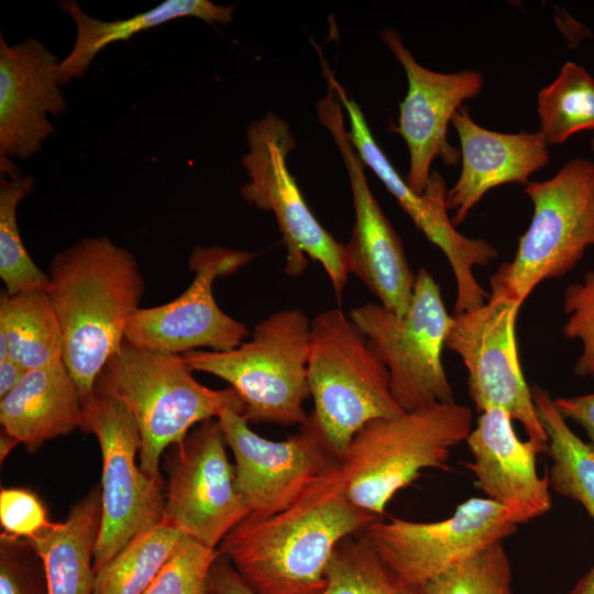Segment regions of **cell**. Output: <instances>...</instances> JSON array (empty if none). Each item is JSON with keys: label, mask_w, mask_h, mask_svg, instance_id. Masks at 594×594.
I'll use <instances>...</instances> for the list:
<instances>
[{"label": "cell", "mask_w": 594, "mask_h": 594, "mask_svg": "<svg viewBox=\"0 0 594 594\" xmlns=\"http://www.w3.org/2000/svg\"><path fill=\"white\" fill-rule=\"evenodd\" d=\"M377 518L349 499L339 464L285 509L250 513L218 551L256 594H321L338 544Z\"/></svg>", "instance_id": "obj_1"}, {"label": "cell", "mask_w": 594, "mask_h": 594, "mask_svg": "<svg viewBox=\"0 0 594 594\" xmlns=\"http://www.w3.org/2000/svg\"><path fill=\"white\" fill-rule=\"evenodd\" d=\"M48 278L47 295L63 331V362L84 403L124 342L145 283L134 255L107 235L85 238L56 253Z\"/></svg>", "instance_id": "obj_2"}, {"label": "cell", "mask_w": 594, "mask_h": 594, "mask_svg": "<svg viewBox=\"0 0 594 594\" xmlns=\"http://www.w3.org/2000/svg\"><path fill=\"white\" fill-rule=\"evenodd\" d=\"M94 394L112 398L132 413L141 435V470L162 485L160 464L166 450L227 409L244 411L232 387L212 389L200 384L182 354L145 350L127 340L99 372Z\"/></svg>", "instance_id": "obj_3"}, {"label": "cell", "mask_w": 594, "mask_h": 594, "mask_svg": "<svg viewBox=\"0 0 594 594\" xmlns=\"http://www.w3.org/2000/svg\"><path fill=\"white\" fill-rule=\"evenodd\" d=\"M472 425V409L454 400L366 424L340 459L349 499L383 515L392 497L424 470H448L452 449L466 440Z\"/></svg>", "instance_id": "obj_4"}, {"label": "cell", "mask_w": 594, "mask_h": 594, "mask_svg": "<svg viewBox=\"0 0 594 594\" xmlns=\"http://www.w3.org/2000/svg\"><path fill=\"white\" fill-rule=\"evenodd\" d=\"M310 321L298 309L276 311L252 337L229 351L194 350L183 355L189 369L218 376L240 396L252 424L302 426L309 398Z\"/></svg>", "instance_id": "obj_5"}, {"label": "cell", "mask_w": 594, "mask_h": 594, "mask_svg": "<svg viewBox=\"0 0 594 594\" xmlns=\"http://www.w3.org/2000/svg\"><path fill=\"white\" fill-rule=\"evenodd\" d=\"M308 383L315 405L309 416L339 459L366 424L405 411L387 367L341 308L310 321Z\"/></svg>", "instance_id": "obj_6"}, {"label": "cell", "mask_w": 594, "mask_h": 594, "mask_svg": "<svg viewBox=\"0 0 594 594\" xmlns=\"http://www.w3.org/2000/svg\"><path fill=\"white\" fill-rule=\"evenodd\" d=\"M534 212L510 262L491 276V294L519 306L543 280L561 278L594 246V163L568 161L551 178L524 189Z\"/></svg>", "instance_id": "obj_7"}, {"label": "cell", "mask_w": 594, "mask_h": 594, "mask_svg": "<svg viewBox=\"0 0 594 594\" xmlns=\"http://www.w3.org/2000/svg\"><path fill=\"white\" fill-rule=\"evenodd\" d=\"M349 316L387 367L392 394L403 410L454 400L442 363L452 316L430 272L418 270L403 316L373 302L352 308Z\"/></svg>", "instance_id": "obj_8"}, {"label": "cell", "mask_w": 594, "mask_h": 594, "mask_svg": "<svg viewBox=\"0 0 594 594\" xmlns=\"http://www.w3.org/2000/svg\"><path fill=\"white\" fill-rule=\"evenodd\" d=\"M246 136L248 152L241 164L249 182L240 191L250 205L273 212L286 250L284 272L298 277L308 257L319 262L340 297L350 274L346 248L316 219L288 169L287 156L296 144L289 125L267 112L250 124Z\"/></svg>", "instance_id": "obj_9"}, {"label": "cell", "mask_w": 594, "mask_h": 594, "mask_svg": "<svg viewBox=\"0 0 594 594\" xmlns=\"http://www.w3.org/2000/svg\"><path fill=\"white\" fill-rule=\"evenodd\" d=\"M81 429L95 435L102 459L101 521L94 550L97 571L134 538L163 522L165 493L164 485L136 462L140 429L124 405L94 394L82 403Z\"/></svg>", "instance_id": "obj_10"}, {"label": "cell", "mask_w": 594, "mask_h": 594, "mask_svg": "<svg viewBox=\"0 0 594 594\" xmlns=\"http://www.w3.org/2000/svg\"><path fill=\"white\" fill-rule=\"evenodd\" d=\"M519 308L505 296L490 293L484 305L452 316L444 345L460 356L468 371L469 394L476 410L503 409L521 424L528 440L542 453L547 436L517 349Z\"/></svg>", "instance_id": "obj_11"}, {"label": "cell", "mask_w": 594, "mask_h": 594, "mask_svg": "<svg viewBox=\"0 0 594 594\" xmlns=\"http://www.w3.org/2000/svg\"><path fill=\"white\" fill-rule=\"evenodd\" d=\"M322 75L331 81L339 102L348 113V135L363 164L377 175L415 226L447 257L457 286L453 315L484 305L488 293L476 280L474 268L495 260L498 250L485 239L469 238L457 230L448 216V189L438 172L431 173L424 194L411 190L378 146L360 106L334 78L329 66L322 68Z\"/></svg>", "instance_id": "obj_12"}, {"label": "cell", "mask_w": 594, "mask_h": 594, "mask_svg": "<svg viewBox=\"0 0 594 594\" xmlns=\"http://www.w3.org/2000/svg\"><path fill=\"white\" fill-rule=\"evenodd\" d=\"M218 419L199 424L166 457L164 521L218 550L251 512L235 486Z\"/></svg>", "instance_id": "obj_13"}, {"label": "cell", "mask_w": 594, "mask_h": 594, "mask_svg": "<svg viewBox=\"0 0 594 594\" xmlns=\"http://www.w3.org/2000/svg\"><path fill=\"white\" fill-rule=\"evenodd\" d=\"M253 257L246 251L196 246L188 258L189 270L195 273L188 288L169 302L140 308L128 322L125 340L145 350L172 354L237 348L249 330L220 309L212 285L217 277L234 273Z\"/></svg>", "instance_id": "obj_14"}, {"label": "cell", "mask_w": 594, "mask_h": 594, "mask_svg": "<svg viewBox=\"0 0 594 594\" xmlns=\"http://www.w3.org/2000/svg\"><path fill=\"white\" fill-rule=\"evenodd\" d=\"M517 527L501 505L488 498L472 497L443 520L416 522L377 518L363 534L403 580L421 586L491 544L503 541Z\"/></svg>", "instance_id": "obj_15"}, {"label": "cell", "mask_w": 594, "mask_h": 594, "mask_svg": "<svg viewBox=\"0 0 594 594\" xmlns=\"http://www.w3.org/2000/svg\"><path fill=\"white\" fill-rule=\"evenodd\" d=\"M328 92L317 103L320 123L331 133L349 176L354 227L345 244L349 273L356 275L378 298L380 304L403 316L409 308L416 274L403 242L374 197L364 164L351 143L344 125L343 107L327 79Z\"/></svg>", "instance_id": "obj_16"}, {"label": "cell", "mask_w": 594, "mask_h": 594, "mask_svg": "<svg viewBox=\"0 0 594 594\" xmlns=\"http://www.w3.org/2000/svg\"><path fill=\"white\" fill-rule=\"evenodd\" d=\"M217 419L234 455L237 490L252 514L268 516L285 509L340 464L310 416L297 433L283 441L258 436L232 409Z\"/></svg>", "instance_id": "obj_17"}, {"label": "cell", "mask_w": 594, "mask_h": 594, "mask_svg": "<svg viewBox=\"0 0 594 594\" xmlns=\"http://www.w3.org/2000/svg\"><path fill=\"white\" fill-rule=\"evenodd\" d=\"M381 37L406 73L408 90L399 103L398 123L393 130L400 134L409 152L406 182L421 195L429 184L435 158L440 157L450 166L461 160L460 150L448 142V127L463 102L481 94L484 77L476 69L450 74L427 69L395 30H382Z\"/></svg>", "instance_id": "obj_18"}, {"label": "cell", "mask_w": 594, "mask_h": 594, "mask_svg": "<svg viewBox=\"0 0 594 594\" xmlns=\"http://www.w3.org/2000/svg\"><path fill=\"white\" fill-rule=\"evenodd\" d=\"M61 59L42 42L28 37L9 45L0 33V169L20 177L10 158L38 154L54 133L48 116L67 109L59 84Z\"/></svg>", "instance_id": "obj_19"}, {"label": "cell", "mask_w": 594, "mask_h": 594, "mask_svg": "<svg viewBox=\"0 0 594 594\" xmlns=\"http://www.w3.org/2000/svg\"><path fill=\"white\" fill-rule=\"evenodd\" d=\"M474 485L501 505L519 525L547 514L552 506L549 475L537 471L536 446L521 441L501 408L480 414L466 438Z\"/></svg>", "instance_id": "obj_20"}, {"label": "cell", "mask_w": 594, "mask_h": 594, "mask_svg": "<svg viewBox=\"0 0 594 594\" xmlns=\"http://www.w3.org/2000/svg\"><path fill=\"white\" fill-rule=\"evenodd\" d=\"M452 124L459 135L461 173L447 190L452 223L461 224L485 194L504 184L527 185L549 162V146L539 132L503 133L479 125L462 106Z\"/></svg>", "instance_id": "obj_21"}, {"label": "cell", "mask_w": 594, "mask_h": 594, "mask_svg": "<svg viewBox=\"0 0 594 594\" xmlns=\"http://www.w3.org/2000/svg\"><path fill=\"white\" fill-rule=\"evenodd\" d=\"M81 422L82 402L64 362L28 370L0 399L1 429L23 443L29 453L81 428Z\"/></svg>", "instance_id": "obj_22"}, {"label": "cell", "mask_w": 594, "mask_h": 594, "mask_svg": "<svg viewBox=\"0 0 594 594\" xmlns=\"http://www.w3.org/2000/svg\"><path fill=\"white\" fill-rule=\"evenodd\" d=\"M59 8L73 19L77 30L72 51L59 63L62 86L85 76L95 56L109 44L127 41L135 33L185 16L198 18L210 24H229L235 6H219L209 0H165L147 11L116 21L90 16L75 0H63Z\"/></svg>", "instance_id": "obj_23"}, {"label": "cell", "mask_w": 594, "mask_h": 594, "mask_svg": "<svg viewBox=\"0 0 594 594\" xmlns=\"http://www.w3.org/2000/svg\"><path fill=\"white\" fill-rule=\"evenodd\" d=\"M101 521L100 486L72 506L63 522L29 541L41 560L46 594H92L94 550Z\"/></svg>", "instance_id": "obj_24"}, {"label": "cell", "mask_w": 594, "mask_h": 594, "mask_svg": "<svg viewBox=\"0 0 594 594\" xmlns=\"http://www.w3.org/2000/svg\"><path fill=\"white\" fill-rule=\"evenodd\" d=\"M0 337L9 358L26 370L63 362V331L45 290L0 294Z\"/></svg>", "instance_id": "obj_25"}, {"label": "cell", "mask_w": 594, "mask_h": 594, "mask_svg": "<svg viewBox=\"0 0 594 594\" xmlns=\"http://www.w3.org/2000/svg\"><path fill=\"white\" fill-rule=\"evenodd\" d=\"M531 394L547 436L549 484L559 495L581 504L594 522V448L571 430L547 389L535 385Z\"/></svg>", "instance_id": "obj_26"}, {"label": "cell", "mask_w": 594, "mask_h": 594, "mask_svg": "<svg viewBox=\"0 0 594 594\" xmlns=\"http://www.w3.org/2000/svg\"><path fill=\"white\" fill-rule=\"evenodd\" d=\"M537 103L538 132L548 146L576 132L594 131V78L573 62L563 64L556 79L538 92Z\"/></svg>", "instance_id": "obj_27"}, {"label": "cell", "mask_w": 594, "mask_h": 594, "mask_svg": "<svg viewBox=\"0 0 594 594\" xmlns=\"http://www.w3.org/2000/svg\"><path fill=\"white\" fill-rule=\"evenodd\" d=\"M186 535L163 520L95 571L92 594H142Z\"/></svg>", "instance_id": "obj_28"}, {"label": "cell", "mask_w": 594, "mask_h": 594, "mask_svg": "<svg viewBox=\"0 0 594 594\" xmlns=\"http://www.w3.org/2000/svg\"><path fill=\"white\" fill-rule=\"evenodd\" d=\"M321 594H421V590L384 562L362 532L336 548Z\"/></svg>", "instance_id": "obj_29"}, {"label": "cell", "mask_w": 594, "mask_h": 594, "mask_svg": "<svg viewBox=\"0 0 594 594\" xmlns=\"http://www.w3.org/2000/svg\"><path fill=\"white\" fill-rule=\"evenodd\" d=\"M34 184L31 175L1 178L0 277L8 294L47 292L50 286L48 275L40 270L29 255L18 227V206L33 191Z\"/></svg>", "instance_id": "obj_30"}, {"label": "cell", "mask_w": 594, "mask_h": 594, "mask_svg": "<svg viewBox=\"0 0 594 594\" xmlns=\"http://www.w3.org/2000/svg\"><path fill=\"white\" fill-rule=\"evenodd\" d=\"M421 594H514L512 565L503 541L435 576Z\"/></svg>", "instance_id": "obj_31"}, {"label": "cell", "mask_w": 594, "mask_h": 594, "mask_svg": "<svg viewBox=\"0 0 594 594\" xmlns=\"http://www.w3.org/2000/svg\"><path fill=\"white\" fill-rule=\"evenodd\" d=\"M219 556L185 536L142 594H206L210 569Z\"/></svg>", "instance_id": "obj_32"}, {"label": "cell", "mask_w": 594, "mask_h": 594, "mask_svg": "<svg viewBox=\"0 0 594 594\" xmlns=\"http://www.w3.org/2000/svg\"><path fill=\"white\" fill-rule=\"evenodd\" d=\"M562 304L566 316L562 332L565 338L582 344L573 373L594 378V271L586 272L582 282L566 287Z\"/></svg>", "instance_id": "obj_33"}, {"label": "cell", "mask_w": 594, "mask_h": 594, "mask_svg": "<svg viewBox=\"0 0 594 594\" xmlns=\"http://www.w3.org/2000/svg\"><path fill=\"white\" fill-rule=\"evenodd\" d=\"M0 524L2 534L28 541L34 540L54 525L38 496L23 487L1 488Z\"/></svg>", "instance_id": "obj_34"}, {"label": "cell", "mask_w": 594, "mask_h": 594, "mask_svg": "<svg viewBox=\"0 0 594 594\" xmlns=\"http://www.w3.org/2000/svg\"><path fill=\"white\" fill-rule=\"evenodd\" d=\"M0 594H40L26 551L28 540L0 537Z\"/></svg>", "instance_id": "obj_35"}, {"label": "cell", "mask_w": 594, "mask_h": 594, "mask_svg": "<svg viewBox=\"0 0 594 594\" xmlns=\"http://www.w3.org/2000/svg\"><path fill=\"white\" fill-rule=\"evenodd\" d=\"M206 594L256 593L240 576L230 561L219 553L208 575Z\"/></svg>", "instance_id": "obj_36"}, {"label": "cell", "mask_w": 594, "mask_h": 594, "mask_svg": "<svg viewBox=\"0 0 594 594\" xmlns=\"http://www.w3.org/2000/svg\"><path fill=\"white\" fill-rule=\"evenodd\" d=\"M559 413L568 420L582 427L594 448V393L553 398Z\"/></svg>", "instance_id": "obj_37"}, {"label": "cell", "mask_w": 594, "mask_h": 594, "mask_svg": "<svg viewBox=\"0 0 594 594\" xmlns=\"http://www.w3.org/2000/svg\"><path fill=\"white\" fill-rule=\"evenodd\" d=\"M26 371L25 367L10 358L0 363V398L20 383Z\"/></svg>", "instance_id": "obj_38"}, {"label": "cell", "mask_w": 594, "mask_h": 594, "mask_svg": "<svg viewBox=\"0 0 594 594\" xmlns=\"http://www.w3.org/2000/svg\"><path fill=\"white\" fill-rule=\"evenodd\" d=\"M568 594H594V564Z\"/></svg>", "instance_id": "obj_39"}, {"label": "cell", "mask_w": 594, "mask_h": 594, "mask_svg": "<svg viewBox=\"0 0 594 594\" xmlns=\"http://www.w3.org/2000/svg\"><path fill=\"white\" fill-rule=\"evenodd\" d=\"M19 443L20 442L14 437H12L7 431L1 429V435H0V459H1V463L9 455V453L14 449V447L16 444H19Z\"/></svg>", "instance_id": "obj_40"}, {"label": "cell", "mask_w": 594, "mask_h": 594, "mask_svg": "<svg viewBox=\"0 0 594 594\" xmlns=\"http://www.w3.org/2000/svg\"><path fill=\"white\" fill-rule=\"evenodd\" d=\"M591 148H592V152L594 153V135L591 139Z\"/></svg>", "instance_id": "obj_41"}]
</instances>
